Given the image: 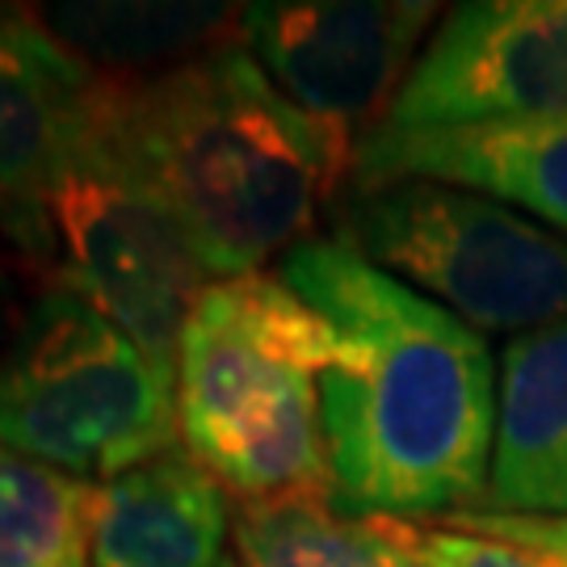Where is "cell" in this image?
Returning <instances> with one entry per match:
<instances>
[{"label":"cell","mask_w":567,"mask_h":567,"mask_svg":"<svg viewBox=\"0 0 567 567\" xmlns=\"http://www.w3.org/2000/svg\"><path fill=\"white\" fill-rule=\"evenodd\" d=\"M278 278L332 328L320 374L328 505L412 522L480 501L501 412L484 332L332 236L290 248Z\"/></svg>","instance_id":"cell-1"},{"label":"cell","mask_w":567,"mask_h":567,"mask_svg":"<svg viewBox=\"0 0 567 567\" xmlns=\"http://www.w3.org/2000/svg\"><path fill=\"white\" fill-rule=\"evenodd\" d=\"M93 131L182 227L210 282L316 240L358 140L286 102L240 39L140 81L102 76Z\"/></svg>","instance_id":"cell-2"},{"label":"cell","mask_w":567,"mask_h":567,"mask_svg":"<svg viewBox=\"0 0 567 567\" xmlns=\"http://www.w3.org/2000/svg\"><path fill=\"white\" fill-rule=\"evenodd\" d=\"M328 358L332 328L278 274L210 282L177 349L185 450L240 501H328Z\"/></svg>","instance_id":"cell-3"},{"label":"cell","mask_w":567,"mask_h":567,"mask_svg":"<svg viewBox=\"0 0 567 567\" xmlns=\"http://www.w3.org/2000/svg\"><path fill=\"white\" fill-rule=\"evenodd\" d=\"M177 437V374L76 290L47 286L0 353V446L105 484Z\"/></svg>","instance_id":"cell-4"},{"label":"cell","mask_w":567,"mask_h":567,"mask_svg":"<svg viewBox=\"0 0 567 567\" xmlns=\"http://www.w3.org/2000/svg\"><path fill=\"white\" fill-rule=\"evenodd\" d=\"M332 240L480 332L567 320V236L475 189L395 177L344 185Z\"/></svg>","instance_id":"cell-5"},{"label":"cell","mask_w":567,"mask_h":567,"mask_svg":"<svg viewBox=\"0 0 567 567\" xmlns=\"http://www.w3.org/2000/svg\"><path fill=\"white\" fill-rule=\"evenodd\" d=\"M51 278L173 374L182 332L210 286L185 231L105 152L93 126L51 189Z\"/></svg>","instance_id":"cell-6"},{"label":"cell","mask_w":567,"mask_h":567,"mask_svg":"<svg viewBox=\"0 0 567 567\" xmlns=\"http://www.w3.org/2000/svg\"><path fill=\"white\" fill-rule=\"evenodd\" d=\"M567 118V0L454 4L374 126L458 131Z\"/></svg>","instance_id":"cell-7"},{"label":"cell","mask_w":567,"mask_h":567,"mask_svg":"<svg viewBox=\"0 0 567 567\" xmlns=\"http://www.w3.org/2000/svg\"><path fill=\"white\" fill-rule=\"evenodd\" d=\"M433 18L425 0H278L244 4L236 39L286 102L353 135L395 102Z\"/></svg>","instance_id":"cell-8"},{"label":"cell","mask_w":567,"mask_h":567,"mask_svg":"<svg viewBox=\"0 0 567 567\" xmlns=\"http://www.w3.org/2000/svg\"><path fill=\"white\" fill-rule=\"evenodd\" d=\"M102 76L30 9H0V236L51 274V189L93 126Z\"/></svg>","instance_id":"cell-9"},{"label":"cell","mask_w":567,"mask_h":567,"mask_svg":"<svg viewBox=\"0 0 567 567\" xmlns=\"http://www.w3.org/2000/svg\"><path fill=\"white\" fill-rule=\"evenodd\" d=\"M421 182L475 189L522 206L567 236V118L534 126H458V131H386L370 126L353 147L344 185Z\"/></svg>","instance_id":"cell-10"},{"label":"cell","mask_w":567,"mask_h":567,"mask_svg":"<svg viewBox=\"0 0 567 567\" xmlns=\"http://www.w3.org/2000/svg\"><path fill=\"white\" fill-rule=\"evenodd\" d=\"M236 513L189 450L122 471L89 496V567H227Z\"/></svg>","instance_id":"cell-11"},{"label":"cell","mask_w":567,"mask_h":567,"mask_svg":"<svg viewBox=\"0 0 567 567\" xmlns=\"http://www.w3.org/2000/svg\"><path fill=\"white\" fill-rule=\"evenodd\" d=\"M484 505L567 517V320L508 341Z\"/></svg>","instance_id":"cell-12"},{"label":"cell","mask_w":567,"mask_h":567,"mask_svg":"<svg viewBox=\"0 0 567 567\" xmlns=\"http://www.w3.org/2000/svg\"><path fill=\"white\" fill-rule=\"evenodd\" d=\"M51 39L110 81H140L227 42L231 4H42L30 9Z\"/></svg>","instance_id":"cell-13"},{"label":"cell","mask_w":567,"mask_h":567,"mask_svg":"<svg viewBox=\"0 0 567 567\" xmlns=\"http://www.w3.org/2000/svg\"><path fill=\"white\" fill-rule=\"evenodd\" d=\"M231 543L236 567H416L379 522L344 517L324 496L244 501Z\"/></svg>","instance_id":"cell-14"},{"label":"cell","mask_w":567,"mask_h":567,"mask_svg":"<svg viewBox=\"0 0 567 567\" xmlns=\"http://www.w3.org/2000/svg\"><path fill=\"white\" fill-rule=\"evenodd\" d=\"M93 484L0 446V567H89Z\"/></svg>","instance_id":"cell-15"},{"label":"cell","mask_w":567,"mask_h":567,"mask_svg":"<svg viewBox=\"0 0 567 567\" xmlns=\"http://www.w3.org/2000/svg\"><path fill=\"white\" fill-rule=\"evenodd\" d=\"M370 522H379L386 538L416 567H564L543 550L446 526V522L442 526H416V522H395V517H370Z\"/></svg>","instance_id":"cell-16"},{"label":"cell","mask_w":567,"mask_h":567,"mask_svg":"<svg viewBox=\"0 0 567 567\" xmlns=\"http://www.w3.org/2000/svg\"><path fill=\"white\" fill-rule=\"evenodd\" d=\"M446 526L475 529V534H492L517 547H534L559 559L567 567V517H529V513H492V508H458L450 517H437Z\"/></svg>","instance_id":"cell-17"},{"label":"cell","mask_w":567,"mask_h":567,"mask_svg":"<svg viewBox=\"0 0 567 567\" xmlns=\"http://www.w3.org/2000/svg\"><path fill=\"white\" fill-rule=\"evenodd\" d=\"M9 320H13V290H9V278H4V265H0V337L9 332Z\"/></svg>","instance_id":"cell-18"},{"label":"cell","mask_w":567,"mask_h":567,"mask_svg":"<svg viewBox=\"0 0 567 567\" xmlns=\"http://www.w3.org/2000/svg\"><path fill=\"white\" fill-rule=\"evenodd\" d=\"M227 567H236V559H231V564H227Z\"/></svg>","instance_id":"cell-19"}]
</instances>
